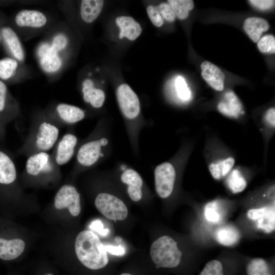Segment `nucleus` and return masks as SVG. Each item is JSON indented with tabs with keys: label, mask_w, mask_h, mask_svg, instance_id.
I'll use <instances>...</instances> for the list:
<instances>
[{
	"label": "nucleus",
	"mask_w": 275,
	"mask_h": 275,
	"mask_svg": "<svg viewBox=\"0 0 275 275\" xmlns=\"http://www.w3.org/2000/svg\"><path fill=\"white\" fill-rule=\"evenodd\" d=\"M75 250L79 261L89 269H99L104 267L108 262L104 245L92 231L84 230L77 235Z\"/></svg>",
	"instance_id": "f257e3e1"
},
{
	"label": "nucleus",
	"mask_w": 275,
	"mask_h": 275,
	"mask_svg": "<svg viewBox=\"0 0 275 275\" xmlns=\"http://www.w3.org/2000/svg\"><path fill=\"white\" fill-rule=\"evenodd\" d=\"M150 255L157 267L173 268L180 263L182 252L172 238L164 235L153 242Z\"/></svg>",
	"instance_id": "f03ea898"
},
{
	"label": "nucleus",
	"mask_w": 275,
	"mask_h": 275,
	"mask_svg": "<svg viewBox=\"0 0 275 275\" xmlns=\"http://www.w3.org/2000/svg\"><path fill=\"white\" fill-rule=\"evenodd\" d=\"M95 205L102 215L111 220L122 221L128 215V209L124 202L109 194L98 195L95 200Z\"/></svg>",
	"instance_id": "7ed1b4c3"
},
{
	"label": "nucleus",
	"mask_w": 275,
	"mask_h": 275,
	"mask_svg": "<svg viewBox=\"0 0 275 275\" xmlns=\"http://www.w3.org/2000/svg\"><path fill=\"white\" fill-rule=\"evenodd\" d=\"M54 207L59 210L68 208L73 216H78L81 211L80 195L72 185H63L56 195Z\"/></svg>",
	"instance_id": "20e7f679"
},
{
	"label": "nucleus",
	"mask_w": 275,
	"mask_h": 275,
	"mask_svg": "<svg viewBox=\"0 0 275 275\" xmlns=\"http://www.w3.org/2000/svg\"><path fill=\"white\" fill-rule=\"evenodd\" d=\"M154 176L158 195L162 198L169 197L173 190L176 177L173 165L167 162L159 164L155 169Z\"/></svg>",
	"instance_id": "39448f33"
},
{
	"label": "nucleus",
	"mask_w": 275,
	"mask_h": 275,
	"mask_svg": "<svg viewBox=\"0 0 275 275\" xmlns=\"http://www.w3.org/2000/svg\"><path fill=\"white\" fill-rule=\"evenodd\" d=\"M118 101L124 115L129 119L136 117L140 111L139 98L127 84L120 85L117 91Z\"/></svg>",
	"instance_id": "423d86ee"
},
{
	"label": "nucleus",
	"mask_w": 275,
	"mask_h": 275,
	"mask_svg": "<svg viewBox=\"0 0 275 275\" xmlns=\"http://www.w3.org/2000/svg\"><path fill=\"white\" fill-rule=\"evenodd\" d=\"M274 207L266 206L248 210L249 218L254 221L256 227L266 233L273 232L275 229Z\"/></svg>",
	"instance_id": "0eeeda50"
},
{
	"label": "nucleus",
	"mask_w": 275,
	"mask_h": 275,
	"mask_svg": "<svg viewBox=\"0 0 275 275\" xmlns=\"http://www.w3.org/2000/svg\"><path fill=\"white\" fill-rule=\"evenodd\" d=\"M108 143L106 138L87 142L79 148L77 159L78 162L84 166L88 167L94 164L100 157L101 146Z\"/></svg>",
	"instance_id": "6e6552de"
},
{
	"label": "nucleus",
	"mask_w": 275,
	"mask_h": 275,
	"mask_svg": "<svg viewBox=\"0 0 275 275\" xmlns=\"http://www.w3.org/2000/svg\"><path fill=\"white\" fill-rule=\"evenodd\" d=\"M59 133V129L55 125L47 122L41 123L36 136V147L42 152L50 150L57 142Z\"/></svg>",
	"instance_id": "1a4fd4ad"
},
{
	"label": "nucleus",
	"mask_w": 275,
	"mask_h": 275,
	"mask_svg": "<svg viewBox=\"0 0 275 275\" xmlns=\"http://www.w3.org/2000/svg\"><path fill=\"white\" fill-rule=\"evenodd\" d=\"M38 54L42 69L48 73L58 71L62 65V61L58 53L48 44H43L39 48Z\"/></svg>",
	"instance_id": "9d476101"
},
{
	"label": "nucleus",
	"mask_w": 275,
	"mask_h": 275,
	"mask_svg": "<svg viewBox=\"0 0 275 275\" xmlns=\"http://www.w3.org/2000/svg\"><path fill=\"white\" fill-rule=\"evenodd\" d=\"M52 168L49 154L42 151L30 156L25 164L27 173L32 176H37L42 173L49 172L51 171Z\"/></svg>",
	"instance_id": "9b49d317"
},
{
	"label": "nucleus",
	"mask_w": 275,
	"mask_h": 275,
	"mask_svg": "<svg viewBox=\"0 0 275 275\" xmlns=\"http://www.w3.org/2000/svg\"><path fill=\"white\" fill-rule=\"evenodd\" d=\"M217 109L224 115L235 119L243 114L241 102L232 91L225 93L217 105Z\"/></svg>",
	"instance_id": "f8f14e48"
},
{
	"label": "nucleus",
	"mask_w": 275,
	"mask_h": 275,
	"mask_svg": "<svg viewBox=\"0 0 275 275\" xmlns=\"http://www.w3.org/2000/svg\"><path fill=\"white\" fill-rule=\"evenodd\" d=\"M203 78L213 88L222 91L224 87L225 76L216 65L208 61H204L201 65Z\"/></svg>",
	"instance_id": "ddd939ff"
},
{
	"label": "nucleus",
	"mask_w": 275,
	"mask_h": 275,
	"mask_svg": "<svg viewBox=\"0 0 275 275\" xmlns=\"http://www.w3.org/2000/svg\"><path fill=\"white\" fill-rule=\"evenodd\" d=\"M77 141L76 136L71 133L62 137L58 144L56 155V161L58 165H64L71 159Z\"/></svg>",
	"instance_id": "4468645a"
},
{
	"label": "nucleus",
	"mask_w": 275,
	"mask_h": 275,
	"mask_svg": "<svg viewBox=\"0 0 275 275\" xmlns=\"http://www.w3.org/2000/svg\"><path fill=\"white\" fill-rule=\"evenodd\" d=\"M15 21L19 26L39 28L44 26L47 18L40 11L34 10H22L16 15Z\"/></svg>",
	"instance_id": "2eb2a0df"
},
{
	"label": "nucleus",
	"mask_w": 275,
	"mask_h": 275,
	"mask_svg": "<svg viewBox=\"0 0 275 275\" xmlns=\"http://www.w3.org/2000/svg\"><path fill=\"white\" fill-rule=\"evenodd\" d=\"M121 180L128 184L127 191L132 200L140 201L142 197L143 180L139 174L132 169L126 170L121 175Z\"/></svg>",
	"instance_id": "dca6fc26"
},
{
	"label": "nucleus",
	"mask_w": 275,
	"mask_h": 275,
	"mask_svg": "<svg viewBox=\"0 0 275 275\" xmlns=\"http://www.w3.org/2000/svg\"><path fill=\"white\" fill-rule=\"evenodd\" d=\"M25 246L24 241L21 239L8 240L0 238V259L11 260L17 258L23 253Z\"/></svg>",
	"instance_id": "f3484780"
},
{
	"label": "nucleus",
	"mask_w": 275,
	"mask_h": 275,
	"mask_svg": "<svg viewBox=\"0 0 275 275\" xmlns=\"http://www.w3.org/2000/svg\"><path fill=\"white\" fill-rule=\"evenodd\" d=\"M116 22L120 29V39L125 37L128 39L133 41L140 36L142 32L140 24L131 17H118Z\"/></svg>",
	"instance_id": "a211bd4d"
},
{
	"label": "nucleus",
	"mask_w": 275,
	"mask_h": 275,
	"mask_svg": "<svg viewBox=\"0 0 275 275\" xmlns=\"http://www.w3.org/2000/svg\"><path fill=\"white\" fill-rule=\"evenodd\" d=\"M243 28L250 38L254 42H258L263 32L269 28L268 22L259 17H250L244 22Z\"/></svg>",
	"instance_id": "6ab92c4d"
},
{
	"label": "nucleus",
	"mask_w": 275,
	"mask_h": 275,
	"mask_svg": "<svg viewBox=\"0 0 275 275\" xmlns=\"http://www.w3.org/2000/svg\"><path fill=\"white\" fill-rule=\"evenodd\" d=\"M214 237L219 244L230 246L236 244L239 241L241 236L237 228L231 225H226L215 230Z\"/></svg>",
	"instance_id": "aec40b11"
},
{
	"label": "nucleus",
	"mask_w": 275,
	"mask_h": 275,
	"mask_svg": "<svg viewBox=\"0 0 275 275\" xmlns=\"http://www.w3.org/2000/svg\"><path fill=\"white\" fill-rule=\"evenodd\" d=\"M84 99L89 102L94 107L102 106L105 100L104 92L99 89L94 87L93 82L89 79H86L82 84Z\"/></svg>",
	"instance_id": "412c9836"
},
{
	"label": "nucleus",
	"mask_w": 275,
	"mask_h": 275,
	"mask_svg": "<svg viewBox=\"0 0 275 275\" xmlns=\"http://www.w3.org/2000/svg\"><path fill=\"white\" fill-rule=\"evenodd\" d=\"M15 166L10 157L0 151V183L9 184L16 178Z\"/></svg>",
	"instance_id": "4be33fe9"
},
{
	"label": "nucleus",
	"mask_w": 275,
	"mask_h": 275,
	"mask_svg": "<svg viewBox=\"0 0 275 275\" xmlns=\"http://www.w3.org/2000/svg\"><path fill=\"white\" fill-rule=\"evenodd\" d=\"M103 4L102 0L81 1L80 15L82 20L87 23L93 22L101 13Z\"/></svg>",
	"instance_id": "5701e85b"
},
{
	"label": "nucleus",
	"mask_w": 275,
	"mask_h": 275,
	"mask_svg": "<svg viewBox=\"0 0 275 275\" xmlns=\"http://www.w3.org/2000/svg\"><path fill=\"white\" fill-rule=\"evenodd\" d=\"M2 34L5 42L13 55L16 59L22 61L24 59L23 50L15 31L11 28L6 26L2 29Z\"/></svg>",
	"instance_id": "b1692460"
},
{
	"label": "nucleus",
	"mask_w": 275,
	"mask_h": 275,
	"mask_svg": "<svg viewBox=\"0 0 275 275\" xmlns=\"http://www.w3.org/2000/svg\"><path fill=\"white\" fill-rule=\"evenodd\" d=\"M57 111L60 117L68 123H75L85 116L84 111L81 108L68 104L61 103L57 106Z\"/></svg>",
	"instance_id": "393cba45"
},
{
	"label": "nucleus",
	"mask_w": 275,
	"mask_h": 275,
	"mask_svg": "<svg viewBox=\"0 0 275 275\" xmlns=\"http://www.w3.org/2000/svg\"><path fill=\"white\" fill-rule=\"evenodd\" d=\"M234 163V158L230 157L216 163H211L209 166V170L212 176L218 180L230 172Z\"/></svg>",
	"instance_id": "a878e982"
},
{
	"label": "nucleus",
	"mask_w": 275,
	"mask_h": 275,
	"mask_svg": "<svg viewBox=\"0 0 275 275\" xmlns=\"http://www.w3.org/2000/svg\"><path fill=\"white\" fill-rule=\"evenodd\" d=\"M168 2L175 15L180 19L187 17L189 11L194 7L192 0H169Z\"/></svg>",
	"instance_id": "bb28decb"
},
{
	"label": "nucleus",
	"mask_w": 275,
	"mask_h": 275,
	"mask_svg": "<svg viewBox=\"0 0 275 275\" xmlns=\"http://www.w3.org/2000/svg\"><path fill=\"white\" fill-rule=\"evenodd\" d=\"M228 188L233 194L242 191L246 186V181L239 170H233L227 179Z\"/></svg>",
	"instance_id": "cd10ccee"
},
{
	"label": "nucleus",
	"mask_w": 275,
	"mask_h": 275,
	"mask_svg": "<svg viewBox=\"0 0 275 275\" xmlns=\"http://www.w3.org/2000/svg\"><path fill=\"white\" fill-rule=\"evenodd\" d=\"M248 275H272L266 261L262 258L252 260L247 266Z\"/></svg>",
	"instance_id": "c85d7f7f"
},
{
	"label": "nucleus",
	"mask_w": 275,
	"mask_h": 275,
	"mask_svg": "<svg viewBox=\"0 0 275 275\" xmlns=\"http://www.w3.org/2000/svg\"><path fill=\"white\" fill-rule=\"evenodd\" d=\"M18 67L17 61L10 58L0 60V78L7 80L15 74Z\"/></svg>",
	"instance_id": "c756f323"
},
{
	"label": "nucleus",
	"mask_w": 275,
	"mask_h": 275,
	"mask_svg": "<svg viewBox=\"0 0 275 275\" xmlns=\"http://www.w3.org/2000/svg\"><path fill=\"white\" fill-rule=\"evenodd\" d=\"M218 207V202L216 201L206 204L204 213L207 221L212 223H216L220 221L221 214Z\"/></svg>",
	"instance_id": "7c9ffc66"
},
{
	"label": "nucleus",
	"mask_w": 275,
	"mask_h": 275,
	"mask_svg": "<svg viewBox=\"0 0 275 275\" xmlns=\"http://www.w3.org/2000/svg\"><path fill=\"white\" fill-rule=\"evenodd\" d=\"M259 50L263 53L275 52V39L271 35H267L260 39L257 43Z\"/></svg>",
	"instance_id": "2f4dec72"
},
{
	"label": "nucleus",
	"mask_w": 275,
	"mask_h": 275,
	"mask_svg": "<svg viewBox=\"0 0 275 275\" xmlns=\"http://www.w3.org/2000/svg\"><path fill=\"white\" fill-rule=\"evenodd\" d=\"M176 90L178 97L182 100L187 101L191 97V92L184 79L178 76L175 80Z\"/></svg>",
	"instance_id": "473e14b6"
},
{
	"label": "nucleus",
	"mask_w": 275,
	"mask_h": 275,
	"mask_svg": "<svg viewBox=\"0 0 275 275\" xmlns=\"http://www.w3.org/2000/svg\"><path fill=\"white\" fill-rule=\"evenodd\" d=\"M199 275H224L222 263L216 260L208 262Z\"/></svg>",
	"instance_id": "72a5a7b5"
},
{
	"label": "nucleus",
	"mask_w": 275,
	"mask_h": 275,
	"mask_svg": "<svg viewBox=\"0 0 275 275\" xmlns=\"http://www.w3.org/2000/svg\"><path fill=\"white\" fill-rule=\"evenodd\" d=\"M147 12L150 20L154 25L160 27L163 25V20L157 7L152 5L148 6Z\"/></svg>",
	"instance_id": "f704fd0d"
},
{
	"label": "nucleus",
	"mask_w": 275,
	"mask_h": 275,
	"mask_svg": "<svg viewBox=\"0 0 275 275\" xmlns=\"http://www.w3.org/2000/svg\"><path fill=\"white\" fill-rule=\"evenodd\" d=\"M158 11L166 20L169 22L174 21L176 18V15L170 5L167 3H162L157 7Z\"/></svg>",
	"instance_id": "c9c22d12"
},
{
	"label": "nucleus",
	"mask_w": 275,
	"mask_h": 275,
	"mask_svg": "<svg viewBox=\"0 0 275 275\" xmlns=\"http://www.w3.org/2000/svg\"><path fill=\"white\" fill-rule=\"evenodd\" d=\"M67 44L66 37L62 34L56 35L52 41L51 48L56 52L63 49Z\"/></svg>",
	"instance_id": "e433bc0d"
},
{
	"label": "nucleus",
	"mask_w": 275,
	"mask_h": 275,
	"mask_svg": "<svg viewBox=\"0 0 275 275\" xmlns=\"http://www.w3.org/2000/svg\"><path fill=\"white\" fill-rule=\"evenodd\" d=\"M89 228L92 230L97 232L99 234L102 236H106L109 233V229H104L102 222L99 219H95L90 224Z\"/></svg>",
	"instance_id": "4c0bfd02"
},
{
	"label": "nucleus",
	"mask_w": 275,
	"mask_h": 275,
	"mask_svg": "<svg viewBox=\"0 0 275 275\" xmlns=\"http://www.w3.org/2000/svg\"><path fill=\"white\" fill-rule=\"evenodd\" d=\"M249 2L254 7L262 10L270 9L274 4V1L272 0H250Z\"/></svg>",
	"instance_id": "58836bf2"
},
{
	"label": "nucleus",
	"mask_w": 275,
	"mask_h": 275,
	"mask_svg": "<svg viewBox=\"0 0 275 275\" xmlns=\"http://www.w3.org/2000/svg\"><path fill=\"white\" fill-rule=\"evenodd\" d=\"M105 249L107 253L115 255L122 256L126 253V251L123 246L120 245L118 246L111 245H104Z\"/></svg>",
	"instance_id": "ea45409f"
},
{
	"label": "nucleus",
	"mask_w": 275,
	"mask_h": 275,
	"mask_svg": "<svg viewBox=\"0 0 275 275\" xmlns=\"http://www.w3.org/2000/svg\"><path fill=\"white\" fill-rule=\"evenodd\" d=\"M7 88L6 85L0 80V112L4 111L6 106Z\"/></svg>",
	"instance_id": "a19ab883"
},
{
	"label": "nucleus",
	"mask_w": 275,
	"mask_h": 275,
	"mask_svg": "<svg viewBox=\"0 0 275 275\" xmlns=\"http://www.w3.org/2000/svg\"><path fill=\"white\" fill-rule=\"evenodd\" d=\"M266 122L272 127L275 126V109L272 107L268 109L265 115Z\"/></svg>",
	"instance_id": "79ce46f5"
},
{
	"label": "nucleus",
	"mask_w": 275,
	"mask_h": 275,
	"mask_svg": "<svg viewBox=\"0 0 275 275\" xmlns=\"http://www.w3.org/2000/svg\"><path fill=\"white\" fill-rule=\"evenodd\" d=\"M120 275H131V274H129V273H122Z\"/></svg>",
	"instance_id": "37998d69"
},
{
	"label": "nucleus",
	"mask_w": 275,
	"mask_h": 275,
	"mask_svg": "<svg viewBox=\"0 0 275 275\" xmlns=\"http://www.w3.org/2000/svg\"><path fill=\"white\" fill-rule=\"evenodd\" d=\"M44 275H54V274L49 273H46V274H45Z\"/></svg>",
	"instance_id": "c03bdc74"
},
{
	"label": "nucleus",
	"mask_w": 275,
	"mask_h": 275,
	"mask_svg": "<svg viewBox=\"0 0 275 275\" xmlns=\"http://www.w3.org/2000/svg\"><path fill=\"white\" fill-rule=\"evenodd\" d=\"M1 33H0V42H1Z\"/></svg>",
	"instance_id": "a18cd8bd"
}]
</instances>
